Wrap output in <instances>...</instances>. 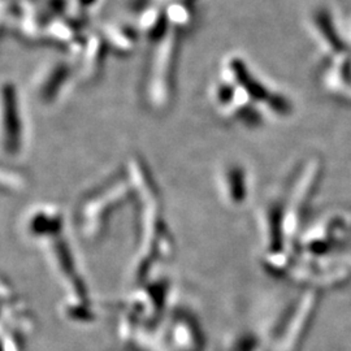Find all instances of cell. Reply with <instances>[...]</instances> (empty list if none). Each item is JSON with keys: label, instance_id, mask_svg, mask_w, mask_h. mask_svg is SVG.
<instances>
[{"label": "cell", "instance_id": "obj_16", "mask_svg": "<svg viewBox=\"0 0 351 351\" xmlns=\"http://www.w3.org/2000/svg\"><path fill=\"white\" fill-rule=\"evenodd\" d=\"M80 3H81V5H82V7H88L90 4L95 3V0H80Z\"/></svg>", "mask_w": 351, "mask_h": 351}, {"label": "cell", "instance_id": "obj_9", "mask_svg": "<svg viewBox=\"0 0 351 351\" xmlns=\"http://www.w3.org/2000/svg\"><path fill=\"white\" fill-rule=\"evenodd\" d=\"M71 75V68L66 64H58L53 66L49 75L46 77L45 82L40 84L38 90L39 101L45 104H51L56 101L58 95L60 94L62 88L65 85Z\"/></svg>", "mask_w": 351, "mask_h": 351}, {"label": "cell", "instance_id": "obj_6", "mask_svg": "<svg viewBox=\"0 0 351 351\" xmlns=\"http://www.w3.org/2000/svg\"><path fill=\"white\" fill-rule=\"evenodd\" d=\"M3 120H1V143L3 151L8 158H17L25 146V120L20 107L16 88L12 84L3 86Z\"/></svg>", "mask_w": 351, "mask_h": 351}, {"label": "cell", "instance_id": "obj_10", "mask_svg": "<svg viewBox=\"0 0 351 351\" xmlns=\"http://www.w3.org/2000/svg\"><path fill=\"white\" fill-rule=\"evenodd\" d=\"M221 351H265L261 339L249 332H236L224 341Z\"/></svg>", "mask_w": 351, "mask_h": 351}, {"label": "cell", "instance_id": "obj_14", "mask_svg": "<svg viewBox=\"0 0 351 351\" xmlns=\"http://www.w3.org/2000/svg\"><path fill=\"white\" fill-rule=\"evenodd\" d=\"M147 1H149V0H133L132 7H133L134 10H141V8H143V7L146 5Z\"/></svg>", "mask_w": 351, "mask_h": 351}, {"label": "cell", "instance_id": "obj_11", "mask_svg": "<svg viewBox=\"0 0 351 351\" xmlns=\"http://www.w3.org/2000/svg\"><path fill=\"white\" fill-rule=\"evenodd\" d=\"M1 185L3 189L8 188L10 191H20L25 185V178L20 173H17V171L3 169Z\"/></svg>", "mask_w": 351, "mask_h": 351}, {"label": "cell", "instance_id": "obj_12", "mask_svg": "<svg viewBox=\"0 0 351 351\" xmlns=\"http://www.w3.org/2000/svg\"><path fill=\"white\" fill-rule=\"evenodd\" d=\"M103 51H104V47L101 46V42H98L97 45L90 47L88 58V77H93L95 75V72L101 68V63H103V56H104Z\"/></svg>", "mask_w": 351, "mask_h": 351}, {"label": "cell", "instance_id": "obj_3", "mask_svg": "<svg viewBox=\"0 0 351 351\" xmlns=\"http://www.w3.org/2000/svg\"><path fill=\"white\" fill-rule=\"evenodd\" d=\"M178 38L167 37V42L156 52L145 85V101L154 113L167 112L173 101L176 63Z\"/></svg>", "mask_w": 351, "mask_h": 351}, {"label": "cell", "instance_id": "obj_13", "mask_svg": "<svg viewBox=\"0 0 351 351\" xmlns=\"http://www.w3.org/2000/svg\"><path fill=\"white\" fill-rule=\"evenodd\" d=\"M50 7L52 10L58 11V12H62L65 8V1L64 0H51Z\"/></svg>", "mask_w": 351, "mask_h": 351}, {"label": "cell", "instance_id": "obj_5", "mask_svg": "<svg viewBox=\"0 0 351 351\" xmlns=\"http://www.w3.org/2000/svg\"><path fill=\"white\" fill-rule=\"evenodd\" d=\"M159 330L163 351H206V337L199 320L184 308L167 315Z\"/></svg>", "mask_w": 351, "mask_h": 351}, {"label": "cell", "instance_id": "obj_1", "mask_svg": "<svg viewBox=\"0 0 351 351\" xmlns=\"http://www.w3.org/2000/svg\"><path fill=\"white\" fill-rule=\"evenodd\" d=\"M126 171L138 202V250L132 272L134 282L139 285L150 280L154 269L172 256L173 242L164 223L160 194L146 165L138 158H133Z\"/></svg>", "mask_w": 351, "mask_h": 351}, {"label": "cell", "instance_id": "obj_4", "mask_svg": "<svg viewBox=\"0 0 351 351\" xmlns=\"http://www.w3.org/2000/svg\"><path fill=\"white\" fill-rule=\"evenodd\" d=\"M43 250L50 259L53 271L60 277L66 289V298L90 300L88 287L77 267L73 251L68 241L64 239V229L55 232L45 239H39Z\"/></svg>", "mask_w": 351, "mask_h": 351}, {"label": "cell", "instance_id": "obj_15", "mask_svg": "<svg viewBox=\"0 0 351 351\" xmlns=\"http://www.w3.org/2000/svg\"><path fill=\"white\" fill-rule=\"evenodd\" d=\"M195 1H197V0H184V3H182V4H184L188 10H190V8L195 4Z\"/></svg>", "mask_w": 351, "mask_h": 351}, {"label": "cell", "instance_id": "obj_2", "mask_svg": "<svg viewBox=\"0 0 351 351\" xmlns=\"http://www.w3.org/2000/svg\"><path fill=\"white\" fill-rule=\"evenodd\" d=\"M132 199H136V193L128 171L119 172L88 191L78 202L75 210L80 236L88 242L101 239L112 213Z\"/></svg>", "mask_w": 351, "mask_h": 351}, {"label": "cell", "instance_id": "obj_8", "mask_svg": "<svg viewBox=\"0 0 351 351\" xmlns=\"http://www.w3.org/2000/svg\"><path fill=\"white\" fill-rule=\"evenodd\" d=\"M220 191L223 199L232 208H241L250 197V177L239 164H228L220 173Z\"/></svg>", "mask_w": 351, "mask_h": 351}, {"label": "cell", "instance_id": "obj_7", "mask_svg": "<svg viewBox=\"0 0 351 351\" xmlns=\"http://www.w3.org/2000/svg\"><path fill=\"white\" fill-rule=\"evenodd\" d=\"M230 73L233 75L234 84L239 86L252 103L263 101L274 108L277 113L285 112V101L282 97L269 93L262 82L252 77L247 66L241 59H232L229 63Z\"/></svg>", "mask_w": 351, "mask_h": 351}]
</instances>
